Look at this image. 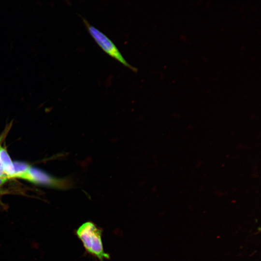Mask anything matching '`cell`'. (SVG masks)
I'll return each instance as SVG.
<instances>
[{
    "label": "cell",
    "instance_id": "1",
    "mask_svg": "<svg viewBox=\"0 0 261 261\" xmlns=\"http://www.w3.org/2000/svg\"><path fill=\"white\" fill-rule=\"evenodd\" d=\"M102 232L101 229L91 221L83 223L75 231V234L86 252L100 261L110 259V255L104 250Z\"/></svg>",
    "mask_w": 261,
    "mask_h": 261
},
{
    "label": "cell",
    "instance_id": "2",
    "mask_svg": "<svg viewBox=\"0 0 261 261\" xmlns=\"http://www.w3.org/2000/svg\"><path fill=\"white\" fill-rule=\"evenodd\" d=\"M86 26L88 33L99 46L108 55L121 63L132 72H137L136 68L129 64L124 58L115 44L107 36L97 28L90 24L86 19L79 15Z\"/></svg>",
    "mask_w": 261,
    "mask_h": 261
},
{
    "label": "cell",
    "instance_id": "3",
    "mask_svg": "<svg viewBox=\"0 0 261 261\" xmlns=\"http://www.w3.org/2000/svg\"><path fill=\"white\" fill-rule=\"evenodd\" d=\"M14 177L22 178L37 183L47 184L56 186H60V185L63 184L60 183V181L53 179L41 171L30 167L24 172L15 174Z\"/></svg>",
    "mask_w": 261,
    "mask_h": 261
},
{
    "label": "cell",
    "instance_id": "4",
    "mask_svg": "<svg viewBox=\"0 0 261 261\" xmlns=\"http://www.w3.org/2000/svg\"><path fill=\"white\" fill-rule=\"evenodd\" d=\"M0 162L7 177H13L15 174L14 164L7 151L1 147L0 148Z\"/></svg>",
    "mask_w": 261,
    "mask_h": 261
},
{
    "label": "cell",
    "instance_id": "5",
    "mask_svg": "<svg viewBox=\"0 0 261 261\" xmlns=\"http://www.w3.org/2000/svg\"><path fill=\"white\" fill-rule=\"evenodd\" d=\"M13 164L15 170L14 175L24 172L29 167L27 165L21 162H14Z\"/></svg>",
    "mask_w": 261,
    "mask_h": 261
},
{
    "label": "cell",
    "instance_id": "6",
    "mask_svg": "<svg viewBox=\"0 0 261 261\" xmlns=\"http://www.w3.org/2000/svg\"><path fill=\"white\" fill-rule=\"evenodd\" d=\"M0 177H8L4 172V170L3 169L2 165L0 162Z\"/></svg>",
    "mask_w": 261,
    "mask_h": 261
},
{
    "label": "cell",
    "instance_id": "7",
    "mask_svg": "<svg viewBox=\"0 0 261 261\" xmlns=\"http://www.w3.org/2000/svg\"><path fill=\"white\" fill-rule=\"evenodd\" d=\"M8 179V177H0V186L7 181Z\"/></svg>",
    "mask_w": 261,
    "mask_h": 261
},
{
    "label": "cell",
    "instance_id": "8",
    "mask_svg": "<svg viewBox=\"0 0 261 261\" xmlns=\"http://www.w3.org/2000/svg\"><path fill=\"white\" fill-rule=\"evenodd\" d=\"M6 193V191H4V190H0V195H2L3 194H5Z\"/></svg>",
    "mask_w": 261,
    "mask_h": 261
},
{
    "label": "cell",
    "instance_id": "9",
    "mask_svg": "<svg viewBox=\"0 0 261 261\" xmlns=\"http://www.w3.org/2000/svg\"></svg>",
    "mask_w": 261,
    "mask_h": 261
}]
</instances>
